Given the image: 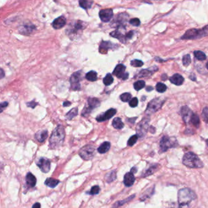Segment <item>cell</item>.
<instances>
[{
    "instance_id": "c3c4849f",
    "label": "cell",
    "mask_w": 208,
    "mask_h": 208,
    "mask_svg": "<svg viewBox=\"0 0 208 208\" xmlns=\"http://www.w3.org/2000/svg\"><path fill=\"white\" fill-rule=\"evenodd\" d=\"M130 23L134 26H138L140 25V23H141V22L139 20V19L137 18H133L131 20H130Z\"/></svg>"
},
{
    "instance_id": "91938a15",
    "label": "cell",
    "mask_w": 208,
    "mask_h": 208,
    "mask_svg": "<svg viewBox=\"0 0 208 208\" xmlns=\"http://www.w3.org/2000/svg\"><path fill=\"white\" fill-rule=\"evenodd\" d=\"M167 78V76L166 74H163L161 76V79L162 81H166Z\"/></svg>"
},
{
    "instance_id": "9f6ffc18",
    "label": "cell",
    "mask_w": 208,
    "mask_h": 208,
    "mask_svg": "<svg viewBox=\"0 0 208 208\" xmlns=\"http://www.w3.org/2000/svg\"><path fill=\"white\" fill-rule=\"evenodd\" d=\"M137 168L136 167H132L131 168V173H133V174H135V173H136L137 172Z\"/></svg>"
},
{
    "instance_id": "2e32d148",
    "label": "cell",
    "mask_w": 208,
    "mask_h": 208,
    "mask_svg": "<svg viewBox=\"0 0 208 208\" xmlns=\"http://www.w3.org/2000/svg\"><path fill=\"white\" fill-rule=\"evenodd\" d=\"M158 70V68L156 66H154L153 67H151L149 69H142L141 71H139L138 74L136 75V77H146L151 76L153 74H154L156 71Z\"/></svg>"
},
{
    "instance_id": "d4e9b609",
    "label": "cell",
    "mask_w": 208,
    "mask_h": 208,
    "mask_svg": "<svg viewBox=\"0 0 208 208\" xmlns=\"http://www.w3.org/2000/svg\"><path fill=\"white\" fill-rule=\"evenodd\" d=\"M111 36H112L113 37H115L116 38L119 40L122 43H126V42L127 41L126 39V36L122 34V32H121L119 31L116 30L115 31L112 32L111 34Z\"/></svg>"
},
{
    "instance_id": "9a60e30c",
    "label": "cell",
    "mask_w": 208,
    "mask_h": 208,
    "mask_svg": "<svg viewBox=\"0 0 208 208\" xmlns=\"http://www.w3.org/2000/svg\"><path fill=\"white\" fill-rule=\"evenodd\" d=\"M181 115L182 116L183 121L186 124H187L190 122L191 116L193 114L191 110L187 106H183L181 108Z\"/></svg>"
},
{
    "instance_id": "ee69618b",
    "label": "cell",
    "mask_w": 208,
    "mask_h": 208,
    "mask_svg": "<svg viewBox=\"0 0 208 208\" xmlns=\"http://www.w3.org/2000/svg\"><path fill=\"white\" fill-rule=\"evenodd\" d=\"M92 109H91L88 106H86L84 107L83 110H82V116L83 117H87L89 115L92 113Z\"/></svg>"
},
{
    "instance_id": "277c9868",
    "label": "cell",
    "mask_w": 208,
    "mask_h": 208,
    "mask_svg": "<svg viewBox=\"0 0 208 208\" xmlns=\"http://www.w3.org/2000/svg\"><path fill=\"white\" fill-rule=\"evenodd\" d=\"M208 35V24L201 29H191L187 30L181 37V40H196Z\"/></svg>"
},
{
    "instance_id": "6125c7cd",
    "label": "cell",
    "mask_w": 208,
    "mask_h": 208,
    "mask_svg": "<svg viewBox=\"0 0 208 208\" xmlns=\"http://www.w3.org/2000/svg\"><path fill=\"white\" fill-rule=\"evenodd\" d=\"M206 144H207V145H208V139H207V140H206Z\"/></svg>"
},
{
    "instance_id": "d6986e66",
    "label": "cell",
    "mask_w": 208,
    "mask_h": 208,
    "mask_svg": "<svg viewBox=\"0 0 208 208\" xmlns=\"http://www.w3.org/2000/svg\"><path fill=\"white\" fill-rule=\"evenodd\" d=\"M66 24V18L64 17H60L56 18L52 23V27L55 29H60L65 26Z\"/></svg>"
},
{
    "instance_id": "7c38bea8",
    "label": "cell",
    "mask_w": 208,
    "mask_h": 208,
    "mask_svg": "<svg viewBox=\"0 0 208 208\" xmlns=\"http://www.w3.org/2000/svg\"><path fill=\"white\" fill-rule=\"evenodd\" d=\"M117 111L116 109L111 108L107 110L104 113H102L100 115L97 116L96 117V121L97 122H104L110 118H111L114 115H115Z\"/></svg>"
},
{
    "instance_id": "f35d334b",
    "label": "cell",
    "mask_w": 208,
    "mask_h": 208,
    "mask_svg": "<svg viewBox=\"0 0 208 208\" xmlns=\"http://www.w3.org/2000/svg\"><path fill=\"white\" fill-rule=\"evenodd\" d=\"M167 86L161 82H158L156 85V90L158 92L163 93L167 90Z\"/></svg>"
},
{
    "instance_id": "484cf974",
    "label": "cell",
    "mask_w": 208,
    "mask_h": 208,
    "mask_svg": "<svg viewBox=\"0 0 208 208\" xmlns=\"http://www.w3.org/2000/svg\"><path fill=\"white\" fill-rule=\"evenodd\" d=\"M111 147V144L110 142L106 141L103 142L97 149V151L99 153L103 154V153H106L108 150H110Z\"/></svg>"
},
{
    "instance_id": "4dcf8cb0",
    "label": "cell",
    "mask_w": 208,
    "mask_h": 208,
    "mask_svg": "<svg viewBox=\"0 0 208 208\" xmlns=\"http://www.w3.org/2000/svg\"><path fill=\"white\" fill-rule=\"evenodd\" d=\"M105 180L107 183H110L115 181L116 179V172L115 171H112L107 173L105 176Z\"/></svg>"
},
{
    "instance_id": "836d02e7",
    "label": "cell",
    "mask_w": 208,
    "mask_h": 208,
    "mask_svg": "<svg viewBox=\"0 0 208 208\" xmlns=\"http://www.w3.org/2000/svg\"><path fill=\"white\" fill-rule=\"evenodd\" d=\"M78 115L77 108H73L66 115L65 117L68 120H72L74 117Z\"/></svg>"
},
{
    "instance_id": "681fc988",
    "label": "cell",
    "mask_w": 208,
    "mask_h": 208,
    "mask_svg": "<svg viewBox=\"0 0 208 208\" xmlns=\"http://www.w3.org/2000/svg\"><path fill=\"white\" fill-rule=\"evenodd\" d=\"M26 105H27V106L28 107H30V108H31L34 109V108H35V107L37 106V105H38V104L37 102H36L34 100H33V101H32L31 102H27V103L26 104Z\"/></svg>"
},
{
    "instance_id": "9c48e42d",
    "label": "cell",
    "mask_w": 208,
    "mask_h": 208,
    "mask_svg": "<svg viewBox=\"0 0 208 208\" xmlns=\"http://www.w3.org/2000/svg\"><path fill=\"white\" fill-rule=\"evenodd\" d=\"M82 79V72L78 71L73 73L69 79L71 88L73 90H79L81 89V81Z\"/></svg>"
},
{
    "instance_id": "ba28073f",
    "label": "cell",
    "mask_w": 208,
    "mask_h": 208,
    "mask_svg": "<svg viewBox=\"0 0 208 208\" xmlns=\"http://www.w3.org/2000/svg\"><path fill=\"white\" fill-rule=\"evenodd\" d=\"M149 121H150V117H146L143 118L139 122L136 127V133L138 136L140 138H142L146 135L149 128Z\"/></svg>"
},
{
    "instance_id": "7dc6e473",
    "label": "cell",
    "mask_w": 208,
    "mask_h": 208,
    "mask_svg": "<svg viewBox=\"0 0 208 208\" xmlns=\"http://www.w3.org/2000/svg\"><path fill=\"white\" fill-rule=\"evenodd\" d=\"M138 105V99L137 97H133L131 99H130L129 101V105L132 108L137 106Z\"/></svg>"
},
{
    "instance_id": "3957f363",
    "label": "cell",
    "mask_w": 208,
    "mask_h": 208,
    "mask_svg": "<svg viewBox=\"0 0 208 208\" xmlns=\"http://www.w3.org/2000/svg\"><path fill=\"white\" fill-rule=\"evenodd\" d=\"M183 164L187 167L192 169H200L204 167V164L200 158L192 152H187L183 157Z\"/></svg>"
},
{
    "instance_id": "6f0895ef",
    "label": "cell",
    "mask_w": 208,
    "mask_h": 208,
    "mask_svg": "<svg viewBox=\"0 0 208 208\" xmlns=\"http://www.w3.org/2000/svg\"><path fill=\"white\" fill-rule=\"evenodd\" d=\"M71 103L69 101H65V102H63V106H69L71 105Z\"/></svg>"
},
{
    "instance_id": "11a10c76",
    "label": "cell",
    "mask_w": 208,
    "mask_h": 208,
    "mask_svg": "<svg viewBox=\"0 0 208 208\" xmlns=\"http://www.w3.org/2000/svg\"><path fill=\"white\" fill-rule=\"evenodd\" d=\"M41 205L39 203H35L34 205L32 206V208H40Z\"/></svg>"
},
{
    "instance_id": "7bdbcfd3",
    "label": "cell",
    "mask_w": 208,
    "mask_h": 208,
    "mask_svg": "<svg viewBox=\"0 0 208 208\" xmlns=\"http://www.w3.org/2000/svg\"><path fill=\"white\" fill-rule=\"evenodd\" d=\"M130 64L131 66H133L134 67H141L144 65V63H143V62H142L140 60L135 59V60H131L130 62Z\"/></svg>"
},
{
    "instance_id": "6da1fadb",
    "label": "cell",
    "mask_w": 208,
    "mask_h": 208,
    "mask_svg": "<svg viewBox=\"0 0 208 208\" xmlns=\"http://www.w3.org/2000/svg\"><path fill=\"white\" fill-rule=\"evenodd\" d=\"M196 198V192L188 187L183 188L178 192V204L180 208H190L192 202Z\"/></svg>"
},
{
    "instance_id": "db71d44e",
    "label": "cell",
    "mask_w": 208,
    "mask_h": 208,
    "mask_svg": "<svg viewBox=\"0 0 208 208\" xmlns=\"http://www.w3.org/2000/svg\"><path fill=\"white\" fill-rule=\"evenodd\" d=\"M170 208H180V206H179L178 204H176V203H172V205H171V206L170 207Z\"/></svg>"
},
{
    "instance_id": "f5cc1de1",
    "label": "cell",
    "mask_w": 208,
    "mask_h": 208,
    "mask_svg": "<svg viewBox=\"0 0 208 208\" xmlns=\"http://www.w3.org/2000/svg\"><path fill=\"white\" fill-rule=\"evenodd\" d=\"M189 77L191 79V80H192V81H196V75H195L194 74H193V73H192V74L189 76Z\"/></svg>"
},
{
    "instance_id": "1f68e13d",
    "label": "cell",
    "mask_w": 208,
    "mask_h": 208,
    "mask_svg": "<svg viewBox=\"0 0 208 208\" xmlns=\"http://www.w3.org/2000/svg\"><path fill=\"white\" fill-rule=\"evenodd\" d=\"M153 193H154V187L149 189L144 194H142V196H141L140 199H141V201H144L146 199L150 198V196L153 194Z\"/></svg>"
},
{
    "instance_id": "f907efd6",
    "label": "cell",
    "mask_w": 208,
    "mask_h": 208,
    "mask_svg": "<svg viewBox=\"0 0 208 208\" xmlns=\"http://www.w3.org/2000/svg\"><path fill=\"white\" fill-rule=\"evenodd\" d=\"M8 102H4L2 103H0V113H2L4 110L8 106Z\"/></svg>"
},
{
    "instance_id": "ac0fdd59",
    "label": "cell",
    "mask_w": 208,
    "mask_h": 208,
    "mask_svg": "<svg viewBox=\"0 0 208 208\" xmlns=\"http://www.w3.org/2000/svg\"><path fill=\"white\" fill-rule=\"evenodd\" d=\"M169 80L170 82L174 85L177 86H180L183 85V83H184L185 79L181 75L179 74H175L172 77H170Z\"/></svg>"
},
{
    "instance_id": "8992f818",
    "label": "cell",
    "mask_w": 208,
    "mask_h": 208,
    "mask_svg": "<svg viewBox=\"0 0 208 208\" xmlns=\"http://www.w3.org/2000/svg\"><path fill=\"white\" fill-rule=\"evenodd\" d=\"M178 146L176 139L174 137L164 136L162 137L160 143L161 152H166L171 148H175Z\"/></svg>"
},
{
    "instance_id": "5b68a950",
    "label": "cell",
    "mask_w": 208,
    "mask_h": 208,
    "mask_svg": "<svg viewBox=\"0 0 208 208\" xmlns=\"http://www.w3.org/2000/svg\"><path fill=\"white\" fill-rule=\"evenodd\" d=\"M165 99L162 97H158L151 100L148 104L146 110V114L150 115L157 112L161 108L164 103L165 102Z\"/></svg>"
},
{
    "instance_id": "f1b7e54d",
    "label": "cell",
    "mask_w": 208,
    "mask_h": 208,
    "mask_svg": "<svg viewBox=\"0 0 208 208\" xmlns=\"http://www.w3.org/2000/svg\"><path fill=\"white\" fill-rule=\"evenodd\" d=\"M112 125L116 129H122L124 127V124L119 117H116L113 120Z\"/></svg>"
},
{
    "instance_id": "83f0119b",
    "label": "cell",
    "mask_w": 208,
    "mask_h": 208,
    "mask_svg": "<svg viewBox=\"0 0 208 208\" xmlns=\"http://www.w3.org/2000/svg\"><path fill=\"white\" fill-rule=\"evenodd\" d=\"M59 183H60L59 180L54 179V178H47L46 181H45V185H46L48 187H51V188L56 187Z\"/></svg>"
},
{
    "instance_id": "f6af8a7d",
    "label": "cell",
    "mask_w": 208,
    "mask_h": 208,
    "mask_svg": "<svg viewBox=\"0 0 208 208\" xmlns=\"http://www.w3.org/2000/svg\"><path fill=\"white\" fill-rule=\"evenodd\" d=\"M201 116L203 121L208 124V107H205L203 108Z\"/></svg>"
},
{
    "instance_id": "60d3db41",
    "label": "cell",
    "mask_w": 208,
    "mask_h": 208,
    "mask_svg": "<svg viewBox=\"0 0 208 208\" xmlns=\"http://www.w3.org/2000/svg\"><path fill=\"white\" fill-rule=\"evenodd\" d=\"M182 62L183 64L185 67H187L189 66L191 63V56L189 54H186L185 55L183 58H182Z\"/></svg>"
},
{
    "instance_id": "4fadbf2b",
    "label": "cell",
    "mask_w": 208,
    "mask_h": 208,
    "mask_svg": "<svg viewBox=\"0 0 208 208\" xmlns=\"http://www.w3.org/2000/svg\"><path fill=\"white\" fill-rule=\"evenodd\" d=\"M36 27L32 24H25L18 28V31L21 34L29 35L34 32Z\"/></svg>"
},
{
    "instance_id": "74e56055",
    "label": "cell",
    "mask_w": 208,
    "mask_h": 208,
    "mask_svg": "<svg viewBox=\"0 0 208 208\" xmlns=\"http://www.w3.org/2000/svg\"><path fill=\"white\" fill-rule=\"evenodd\" d=\"M145 85H146V83H145L144 81H138L134 83L133 86H134V88H135V90L140 91L143 88H144Z\"/></svg>"
},
{
    "instance_id": "680465c9",
    "label": "cell",
    "mask_w": 208,
    "mask_h": 208,
    "mask_svg": "<svg viewBox=\"0 0 208 208\" xmlns=\"http://www.w3.org/2000/svg\"><path fill=\"white\" fill-rule=\"evenodd\" d=\"M153 90V88L152 87H147L146 88V91L147 92H151V91H152Z\"/></svg>"
},
{
    "instance_id": "7402d4cb",
    "label": "cell",
    "mask_w": 208,
    "mask_h": 208,
    "mask_svg": "<svg viewBox=\"0 0 208 208\" xmlns=\"http://www.w3.org/2000/svg\"><path fill=\"white\" fill-rule=\"evenodd\" d=\"M160 166L159 164H152L151 166H150L149 168H147L143 173L142 174V176L143 177H146L148 176L151 175L152 174L155 173L158 169V167Z\"/></svg>"
},
{
    "instance_id": "52a82bcc",
    "label": "cell",
    "mask_w": 208,
    "mask_h": 208,
    "mask_svg": "<svg viewBox=\"0 0 208 208\" xmlns=\"http://www.w3.org/2000/svg\"><path fill=\"white\" fill-rule=\"evenodd\" d=\"M79 155L84 160H90L95 155V147L91 144L86 145L79 150Z\"/></svg>"
},
{
    "instance_id": "d590c367",
    "label": "cell",
    "mask_w": 208,
    "mask_h": 208,
    "mask_svg": "<svg viewBox=\"0 0 208 208\" xmlns=\"http://www.w3.org/2000/svg\"><path fill=\"white\" fill-rule=\"evenodd\" d=\"M190 122H191L196 128L199 127L200 118H199L198 116L197 115L196 113H193L191 116V119H190Z\"/></svg>"
},
{
    "instance_id": "e0dca14e",
    "label": "cell",
    "mask_w": 208,
    "mask_h": 208,
    "mask_svg": "<svg viewBox=\"0 0 208 208\" xmlns=\"http://www.w3.org/2000/svg\"><path fill=\"white\" fill-rule=\"evenodd\" d=\"M135 177L134 174L130 172H127L126 173L124 177V183L126 186L130 187L132 186L135 183Z\"/></svg>"
},
{
    "instance_id": "816d5d0a",
    "label": "cell",
    "mask_w": 208,
    "mask_h": 208,
    "mask_svg": "<svg viewBox=\"0 0 208 208\" xmlns=\"http://www.w3.org/2000/svg\"><path fill=\"white\" fill-rule=\"evenodd\" d=\"M4 76H5V72H4V70L0 68V79L4 78Z\"/></svg>"
},
{
    "instance_id": "30bf717a",
    "label": "cell",
    "mask_w": 208,
    "mask_h": 208,
    "mask_svg": "<svg viewBox=\"0 0 208 208\" xmlns=\"http://www.w3.org/2000/svg\"><path fill=\"white\" fill-rule=\"evenodd\" d=\"M126 67L125 65L122 64H119L114 69L113 74L119 79H121L122 80H127L128 78V73L126 72Z\"/></svg>"
},
{
    "instance_id": "603a6c76",
    "label": "cell",
    "mask_w": 208,
    "mask_h": 208,
    "mask_svg": "<svg viewBox=\"0 0 208 208\" xmlns=\"http://www.w3.org/2000/svg\"><path fill=\"white\" fill-rule=\"evenodd\" d=\"M26 181L27 185L31 187H34L37 183V179L34 175L31 172L27 173L26 176Z\"/></svg>"
},
{
    "instance_id": "cb8c5ba5",
    "label": "cell",
    "mask_w": 208,
    "mask_h": 208,
    "mask_svg": "<svg viewBox=\"0 0 208 208\" xmlns=\"http://www.w3.org/2000/svg\"><path fill=\"white\" fill-rule=\"evenodd\" d=\"M100 104H101V102H100L99 100L97 98L90 97L88 99V106L92 110L100 106Z\"/></svg>"
},
{
    "instance_id": "f546056e",
    "label": "cell",
    "mask_w": 208,
    "mask_h": 208,
    "mask_svg": "<svg viewBox=\"0 0 208 208\" xmlns=\"http://www.w3.org/2000/svg\"><path fill=\"white\" fill-rule=\"evenodd\" d=\"M92 1L91 0H79V5L84 9H89L92 7Z\"/></svg>"
},
{
    "instance_id": "44dd1931",
    "label": "cell",
    "mask_w": 208,
    "mask_h": 208,
    "mask_svg": "<svg viewBox=\"0 0 208 208\" xmlns=\"http://www.w3.org/2000/svg\"><path fill=\"white\" fill-rule=\"evenodd\" d=\"M115 45L110 42H102L99 46V52L102 54H106L107 51L110 49H113Z\"/></svg>"
},
{
    "instance_id": "8d00e7d4",
    "label": "cell",
    "mask_w": 208,
    "mask_h": 208,
    "mask_svg": "<svg viewBox=\"0 0 208 208\" xmlns=\"http://www.w3.org/2000/svg\"><path fill=\"white\" fill-rule=\"evenodd\" d=\"M114 81L113 77L111 74H107L104 78L103 82L105 86H109L113 83Z\"/></svg>"
},
{
    "instance_id": "bcb514c9",
    "label": "cell",
    "mask_w": 208,
    "mask_h": 208,
    "mask_svg": "<svg viewBox=\"0 0 208 208\" xmlns=\"http://www.w3.org/2000/svg\"><path fill=\"white\" fill-rule=\"evenodd\" d=\"M100 192V187L98 186H94L92 187L89 194L90 195H97Z\"/></svg>"
},
{
    "instance_id": "7a4b0ae2",
    "label": "cell",
    "mask_w": 208,
    "mask_h": 208,
    "mask_svg": "<svg viewBox=\"0 0 208 208\" xmlns=\"http://www.w3.org/2000/svg\"><path fill=\"white\" fill-rule=\"evenodd\" d=\"M65 138V131L62 126H58L51 136L49 139V147L52 149H56L60 147L64 142Z\"/></svg>"
},
{
    "instance_id": "ab89813d",
    "label": "cell",
    "mask_w": 208,
    "mask_h": 208,
    "mask_svg": "<svg viewBox=\"0 0 208 208\" xmlns=\"http://www.w3.org/2000/svg\"><path fill=\"white\" fill-rule=\"evenodd\" d=\"M131 98V95L129 92H124L120 96L121 100L124 102H127L130 101Z\"/></svg>"
},
{
    "instance_id": "94428289",
    "label": "cell",
    "mask_w": 208,
    "mask_h": 208,
    "mask_svg": "<svg viewBox=\"0 0 208 208\" xmlns=\"http://www.w3.org/2000/svg\"><path fill=\"white\" fill-rule=\"evenodd\" d=\"M206 68H207V69L208 70V62H207V63H206Z\"/></svg>"
},
{
    "instance_id": "b9f144b4",
    "label": "cell",
    "mask_w": 208,
    "mask_h": 208,
    "mask_svg": "<svg viewBox=\"0 0 208 208\" xmlns=\"http://www.w3.org/2000/svg\"><path fill=\"white\" fill-rule=\"evenodd\" d=\"M138 139V136L137 135H133L131 136L130 139H128V142H127V145L130 147H131L133 146V145L135 144V143L136 142L137 140Z\"/></svg>"
},
{
    "instance_id": "e575fe53",
    "label": "cell",
    "mask_w": 208,
    "mask_h": 208,
    "mask_svg": "<svg viewBox=\"0 0 208 208\" xmlns=\"http://www.w3.org/2000/svg\"><path fill=\"white\" fill-rule=\"evenodd\" d=\"M194 55L197 60L200 61H203L206 59V54L201 51H195L194 52Z\"/></svg>"
},
{
    "instance_id": "8fae6325",
    "label": "cell",
    "mask_w": 208,
    "mask_h": 208,
    "mask_svg": "<svg viewBox=\"0 0 208 208\" xmlns=\"http://www.w3.org/2000/svg\"><path fill=\"white\" fill-rule=\"evenodd\" d=\"M37 165L44 173H47L50 171L51 162L46 158H40L37 162Z\"/></svg>"
},
{
    "instance_id": "ffe728a7",
    "label": "cell",
    "mask_w": 208,
    "mask_h": 208,
    "mask_svg": "<svg viewBox=\"0 0 208 208\" xmlns=\"http://www.w3.org/2000/svg\"><path fill=\"white\" fill-rule=\"evenodd\" d=\"M48 136V132L47 130H42L37 131L35 133V138L40 142H43Z\"/></svg>"
},
{
    "instance_id": "5bb4252c",
    "label": "cell",
    "mask_w": 208,
    "mask_h": 208,
    "mask_svg": "<svg viewBox=\"0 0 208 208\" xmlns=\"http://www.w3.org/2000/svg\"><path fill=\"white\" fill-rule=\"evenodd\" d=\"M113 17V12L111 9H103L99 12V17L104 22H108Z\"/></svg>"
},
{
    "instance_id": "4316f807",
    "label": "cell",
    "mask_w": 208,
    "mask_h": 208,
    "mask_svg": "<svg viewBox=\"0 0 208 208\" xmlns=\"http://www.w3.org/2000/svg\"><path fill=\"white\" fill-rule=\"evenodd\" d=\"M135 197V196L133 195V196H131L128 197V198H126V199H124V200H122L121 201H118L116 202L113 205L112 208H119V207H121V206L124 205V204H126V203H127L128 202L130 201L131 200H132Z\"/></svg>"
},
{
    "instance_id": "d6a6232c",
    "label": "cell",
    "mask_w": 208,
    "mask_h": 208,
    "mask_svg": "<svg viewBox=\"0 0 208 208\" xmlns=\"http://www.w3.org/2000/svg\"><path fill=\"white\" fill-rule=\"evenodd\" d=\"M85 78L88 81H92V82L96 81L97 79V74L96 71H90V72H88V73L86 74Z\"/></svg>"
}]
</instances>
